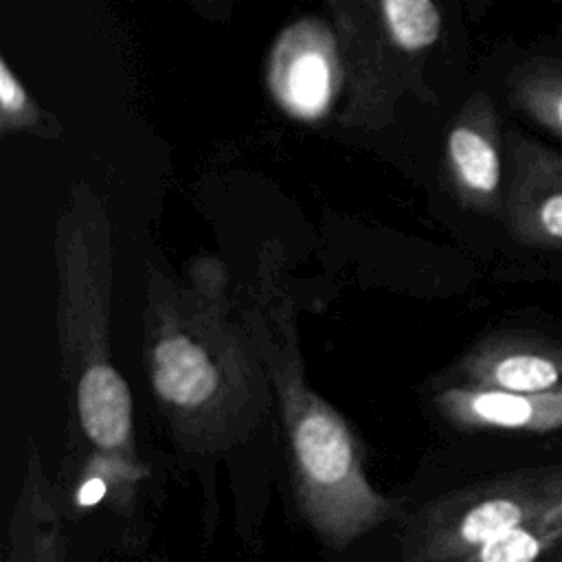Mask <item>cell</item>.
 Segmentation results:
<instances>
[{
	"instance_id": "1",
	"label": "cell",
	"mask_w": 562,
	"mask_h": 562,
	"mask_svg": "<svg viewBox=\"0 0 562 562\" xmlns=\"http://www.w3.org/2000/svg\"><path fill=\"white\" fill-rule=\"evenodd\" d=\"M143 362L154 402L189 454L235 448L270 411L266 362L215 257L191 261L184 279L149 263Z\"/></svg>"
},
{
	"instance_id": "11",
	"label": "cell",
	"mask_w": 562,
	"mask_h": 562,
	"mask_svg": "<svg viewBox=\"0 0 562 562\" xmlns=\"http://www.w3.org/2000/svg\"><path fill=\"white\" fill-rule=\"evenodd\" d=\"M4 562H68L61 503L37 450H29L22 490L15 498Z\"/></svg>"
},
{
	"instance_id": "4",
	"label": "cell",
	"mask_w": 562,
	"mask_h": 562,
	"mask_svg": "<svg viewBox=\"0 0 562 562\" xmlns=\"http://www.w3.org/2000/svg\"><path fill=\"white\" fill-rule=\"evenodd\" d=\"M327 9L345 68L340 123L380 130L393 121L439 42L441 7L432 0H334Z\"/></svg>"
},
{
	"instance_id": "5",
	"label": "cell",
	"mask_w": 562,
	"mask_h": 562,
	"mask_svg": "<svg viewBox=\"0 0 562 562\" xmlns=\"http://www.w3.org/2000/svg\"><path fill=\"white\" fill-rule=\"evenodd\" d=\"M562 503V465L450 492L408 516L393 562H459Z\"/></svg>"
},
{
	"instance_id": "13",
	"label": "cell",
	"mask_w": 562,
	"mask_h": 562,
	"mask_svg": "<svg viewBox=\"0 0 562 562\" xmlns=\"http://www.w3.org/2000/svg\"><path fill=\"white\" fill-rule=\"evenodd\" d=\"M149 468L143 461H125L90 452L75 487L77 507H92L108 503L116 512L134 505L140 483L147 479Z\"/></svg>"
},
{
	"instance_id": "7",
	"label": "cell",
	"mask_w": 562,
	"mask_h": 562,
	"mask_svg": "<svg viewBox=\"0 0 562 562\" xmlns=\"http://www.w3.org/2000/svg\"><path fill=\"white\" fill-rule=\"evenodd\" d=\"M501 217L518 244L562 250V154L518 130L505 136Z\"/></svg>"
},
{
	"instance_id": "12",
	"label": "cell",
	"mask_w": 562,
	"mask_h": 562,
	"mask_svg": "<svg viewBox=\"0 0 562 562\" xmlns=\"http://www.w3.org/2000/svg\"><path fill=\"white\" fill-rule=\"evenodd\" d=\"M507 86L512 103L562 140V61H525L509 75Z\"/></svg>"
},
{
	"instance_id": "9",
	"label": "cell",
	"mask_w": 562,
	"mask_h": 562,
	"mask_svg": "<svg viewBox=\"0 0 562 562\" xmlns=\"http://www.w3.org/2000/svg\"><path fill=\"white\" fill-rule=\"evenodd\" d=\"M443 384L516 395L562 391V345L525 331L487 334L457 360Z\"/></svg>"
},
{
	"instance_id": "10",
	"label": "cell",
	"mask_w": 562,
	"mask_h": 562,
	"mask_svg": "<svg viewBox=\"0 0 562 562\" xmlns=\"http://www.w3.org/2000/svg\"><path fill=\"white\" fill-rule=\"evenodd\" d=\"M432 404L443 419L461 430L562 437V391L516 395L441 384L432 395Z\"/></svg>"
},
{
	"instance_id": "14",
	"label": "cell",
	"mask_w": 562,
	"mask_h": 562,
	"mask_svg": "<svg viewBox=\"0 0 562 562\" xmlns=\"http://www.w3.org/2000/svg\"><path fill=\"white\" fill-rule=\"evenodd\" d=\"M562 531V503L547 514L498 536L459 562H536L547 540Z\"/></svg>"
},
{
	"instance_id": "15",
	"label": "cell",
	"mask_w": 562,
	"mask_h": 562,
	"mask_svg": "<svg viewBox=\"0 0 562 562\" xmlns=\"http://www.w3.org/2000/svg\"><path fill=\"white\" fill-rule=\"evenodd\" d=\"M0 130L2 134L31 132L40 136H55L59 132L4 57H0Z\"/></svg>"
},
{
	"instance_id": "2",
	"label": "cell",
	"mask_w": 562,
	"mask_h": 562,
	"mask_svg": "<svg viewBox=\"0 0 562 562\" xmlns=\"http://www.w3.org/2000/svg\"><path fill=\"white\" fill-rule=\"evenodd\" d=\"M279 277L281 268L268 248L248 290L244 316L281 408L299 514L325 544L345 549L395 518L400 501L373 487L351 426L334 404L310 389L294 305Z\"/></svg>"
},
{
	"instance_id": "3",
	"label": "cell",
	"mask_w": 562,
	"mask_h": 562,
	"mask_svg": "<svg viewBox=\"0 0 562 562\" xmlns=\"http://www.w3.org/2000/svg\"><path fill=\"white\" fill-rule=\"evenodd\" d=\"M57 338L75 419L92 452L140 461L132 393L112 362V224L99 193L77 182L55 226Z\"/></svg>"
},
{
	"instance_id": "6",
	"label": "cell",
	"mask_w": 562,
	"mask_h": 562,
	"mask_svg": "<svg viewBox=\"0 0 562 562\" xmlns=\"http://www.w3.org/2000/svg\"><path fill=\"white\" fill-rule=\"evenodd\" d=\"M266 88L294 121L318 123L345 88V68L331 24L305 15L279 31L266 59Z\"/></svg>"
},
{
	"instance_id": "8",
	"label": "cell",
	"mask_w": 562,
	"mask_h": 562,
	"mask_svg": "<svg viewBox=\"0 0 562 562\" xmlns=\"http://www.w3.org/2000/svg\"><path fill=\"white\" fill-rule=\"evenodd\" d=\"M446 173L459 204L481 215L503 213L505 138L494 101L474 92L446 134Z\"/></svg>"
}]
</instances>
